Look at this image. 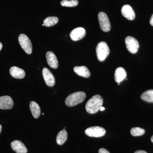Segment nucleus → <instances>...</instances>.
<instances>
[{
	"label": "nucleus",
	"mask_w": 153,
	"mask_h": 153,
	"mask_svg": "<svg viewBox=\"0 0 153 153\" xmlns=\"http://www.w3.org/2000/svg\"><path fill=\"white\" fill-rule=\"evenodd\" d=\"M103 104V99L99 95L92 97L85 105V109L88 113L94 114L100 110Z\"/></svg>",
	"instance_id": "nucleus-1"
},
{
	"label": "nucleus",
	"mask_w": 153,
	"mask_h": 153,
	"mask_svg": "<svg viewBox=\"0 0 153 153\" xmlns=\"http://www.w3.org/2000/svg\"><path fill=\"white\" fill-rule=\"evenodd\" d=\"M85 97L86 94L82 91H78L71 94L66 98L65 104L67 106H74L84 101Z\"/></svg>",
	"instance_id": "nucleus-2"
},
{
	"label": "nucleus",
	"mask_w": 153,
	"mask_h": 153,
	"mask_svg": "<svg viewBox=\"0 0 153 153\" xmlns=\"http://www.w3.org/2000/svg\"><path fill=\"white\" fill-rule=\"evenodd\" d=\"M97 56L100 61H104L109 54V48L106 42L102 41L97 44L96 48Z\"/></svg>",
	"instance_id": "nucleus-3"
},
{
	"label": "nucleus",
	"mask_w": 153,
	"mask_h": 153,
	"mask_svg": "<svg viewBox=\"0 0 153 153\" xmlns=\"http://www.w3.org/2000/svg\"><path fill=\"white\" fill-rule=\"evenodd\" d=\"M19 41L22 49H24L27 54H31L32 52V43L29 38L24 34H22L19 36Z\"/></svg>",
	"instance_id": "nucleus-4"
},
{
	"label": "nucleus",
	"mask_w": 153,
	"mask_h": 153,
	"mask_svg": "<svg viewBox=\"0 0 153 153\" xmlns=\"http://www.w3.org/2000/svg\"><path fill=\"white\" fill-rule=\"evenodd\" d=\"M125 43L127 49L130 53L135 54L137 52L139 44L136 39L131 36H128L126 38Z\"/></svg>",
	"instance_id": "nucleus-5"
},
{
	"label": "nucleus",
	"mask_w": 153,
	"mask_h": 153,
	"mask_svg": "<svg viewBox=\"0 0 153 153\" xmlns=\"http://www.w3.org/2000/svg\"><path fill=\"white\" fill-rule=\"evenodd\" d=\"M85 134L90 137H100L103 136L105 134V129L100 126H93L88 128L85 130Z\"/></svg>",
	"instance_id": "nucleus-6"
},
{
	"label": "nucleus",
	"mask_w": 153,
	"mask_h": 153,
	"mask_svg": "<svg viewBox=\"0 0 153 153\" xmlns=\"http://www.w3.org/2000/svg\"><path fill=\"white\" fill-rule=\"evenodd\" d=\"M98 21L100 28L105 32H108L111 29V25L109 19L105 13L100 12L98 15Z\"/></svg>",
	"instance_id": "nucleus-7"
},
{
	"label": "nucleus",
	"mask_w": 153,
	"mask_h": 153,
	"mask_svg": "<svg viewBox=\"0 0 153 153\" xmlns=\"http://www.w3.org/2000/svg\"><path fill=\"white\" fill-rule=\"evenodd\" d=\"M13 101L10 97L4 96L0 97V109H10L13 106Z\"/></svg>",
	"instance_id": "nucleus-8"
},
{
	"label": "nucleus",
	"mask_w": 153,
	"mask_h": 153,
	"mask_svg": "<svg viewBox=\"0 0 153 153\" xmlns=\"http://www.w3.org/2000/svg\"><path fill=\"white\" fill-rule=\"evenodd\" d=\"M42 74L46 84L49 86H53L55 84V79L52 72L47 68H43Z\"/></svg>",
	"instance_id": "nucleus-9"
},
{
	"label": "nucleus",
	"mask_w": 153,
	"mask_h": 153,
	"mask_svg": "<svg viewBox=\"0 0 153 153\" xmlns=\"http://www.w3.org/2000/svg\"><path fill=\"white\" fill-rule=\"evenodd\" d=\"M85 35V30L82 27L74 29L70 34V38L73 41H77L82 39Z\"/></svg>",
	"instance_id": "nucleus-10"
},
{
	"label": "nucleus",
	"mask_w": 153,
	"mask_h": 153,
	"mask_svg": "<svg viewBox=\"0 0 153 153\" xmlns=\"http://www.w3.org/2000/svg\"><path fill=\"white\" fill-rule=\"evenodd\" d=\"M121 13L124 17L129 20H133L135 17V14L133 9L129 5H125L121 9Z\"/></svg>",
	"instance_id": "nucleus-11"
},
{
	"label": "nucleus",
	"mask_w": 153,
	"mask_h": 153,
	"mask_svg": "<svg viewBox=\"0 0 153 153\" xmlns=\"http://www.w3.org/2000/svg\"><path fill=\"white\" fill-rule=\"evenodd\" d=\"M12 149L17 153H27L28 151L25 145L20 140L14 141L11 143Z\"/></svg>",
	"instance_id": "nucleus-12"
},
{
	"label": "nucleus",
	"mask_w": 153,
	"mask_h": 153,
	"mask_svg": "<svg viewBox=\"0 0 153 153\" xmlns=\"http://www.w3.org/2000/svg\"><path fill=\"white\" fill-rule=\"evenodd\" d=\"M47 63L50 67L57 68L58 66V62L55 54L51 51H49L46 54Z\"/></svg>",
	"instance_id": "nucleus-13"
},
{
	"label": "nucleus",
	"mask_w": 153,
	"mask_h": 153,
	"mask_svg": "<svg viewBox=\"0 0 153 153\" xmlns=\"http://www.w3.org/2000/svg\"><path fill=\"white\" fill-rule=\"evenodd\" d=\"M10 74L14 78L16 79H22L25 76V72L22 68L16 66H13L10 70Z\"/></svg>",
	"instance_id": "nucleus-14"
},
{
	"label": "nucleus",
	"mask_w": 153,
	"mask_h": 153,
	"mask_svg": "<svg viewBox=\"0 0 153 153\" xmlns=\"http://www.w3.org/2000/svg\"><path fill=\"white\" fill-rule=\"evenodd\" d=\"M127 73L125 69L123 67H118L115 71L114 79L116 82L120 83L126 77Z\"/></svg>",
	"instance_id": "nucleus-15"
},
{
	"label": "nucleus",
	"mask_w": 153,
	"mask_h": 153,
	"mask_svg": "<svg viewBox=\"0 0 153 153\" xmlns=\"http://www.w3.org/2000/svg\"><path fill=\"white\" fill-rule=\"evenodd\" d=\"M74 71L76 74L82 77L88 78L90 76V72L88 68L85 66H75Z\"/></svg>",
	"instance_id": "nucleus-16"
},
{
	"label": "nucleus",
	"mask_w": 153,
	"mask_h": 153,
	"mask_svg": "<svg viewBox=\"0 0 153 153\" xmlns=\"http://www.w3.org/2000/svg\"><path fill=\"white\" fill-rule=\"evenodd\" d=\"M30 109L33 117L37 119L41 114V108L38 103L34 101H32L30 103Z\"/></svg>",
	"instance_id": "nucleus-17"
},
{
	"label": "nucleus",
	"mask_w": 153,
	"mask_h": 153,
	"mask_svg": "<svg viewBox=\"0 0 153 153\" xmlns=\"http://www.w3.org/2000/svg\"><path fill=\"white\" fill-rule=\"evenodd\" d=\"M68 138V134L67 132L65 130V128L63 129L57 134L56 138V142L57 144L62 145L65 143Z\"/></svg>",
	"instance_id": "nucleus-18"
},
{
	"label": "nucleus",
	"mask_w": 153,
	"mask_h": 153,
	"mask_svg": "<svg viewBox=\"0 0 153 153\" xmlns=\"http://www.w3.org/2000/svg\"><path fill=\"white\" fill-rule=\"evenodd\" d=\"M143 100L149 102H153V89L145 91L141 96Z\"/></svg>",
	"instance_id": "nucleus-19"
},
{
	"label": "nucleus",
	"mask_w": 153,
	"mask_h": 153,
	"mask_svg": "<svg viewBox=\"0 0 153 153\" xmlns=\"http://www.w3.org/2000/svg\"><path fill=\"white\" fill-rule=\"evenodd\" d=\"M58 19L56 17H48L44 21V26L47 27H50L56 25L58 22Z\"/></svg>",
	"instance_id": "nucleus-20"
},
{
	"label": "nucleus",
	"mask_w": 153,
	"mask_h": 153,
	"mask_svg": "<svg viewBox=\"0 0 153 153\" xmlns=\"http://www.w3.org/2000/svg\"><path fill=\"white\" fill-rule=\"evenodd\" d=\"M130 132L133 136H140L144 134L145 131L144 129L140 128L135 127L131 129Z\"/></svg>",
	"instance_id": "nucleus-21"
},
{
	"label": "nucleus",
	"mask_w": 153,
	"mask_h": 153,
	"mask_svg": "<svg viewBox=\"0 0 153 153\" xmlns=\"http://www.w3.org/2000/svg\"><path fill=\"white\" fill-rule=\"evenodd\" d=\"M78 4L77 0H63L60 2V4L63 7H74L77 6Z\"/></svg>",
	"instance_id": "nucleus-22"
},
{
	"label": "nucleus",
	"mask_w": 153,
	"mask_h": 153,
	"mask_svg": "<svg viewBox=\"0 0 153 153\" xmlns=\"http://www.w3.org/2000/svg\"><path fill=\"white\" fill-rule=\"evenodd\" d=\"M98 152L99 153H110L107 150L105 149H103V148L100 149Z\"/></svg>",
	"instance_id": "nucleus-23"
},
{
	"label": "nucleus",
	"mask_w": 153,
	"mask_h": 153,
	"mask_svg": "<svg viewBox=\"0 0 153 153\" xmlns=\"http://www.w3.org/2000/svg\"><path fill=\"white\" fill-rule=\"evenodd\" d=\"M150 24L153 26V14L152 15V17H151L150 20Z\"/></svg>",
	"instance_id": "nucleus-24"
},
{
	"label": "nucleus",
	"mask_w": 153,
	"mask_h": 153,
	"mask_svg": "<svg viewBox=\"0 0 153 153\" xmlns=\"http://www.w3.org/2000/svg\"><path fill=\"white\" fill-rule=\"evenodd\" d=\"M134 153H148L144 151L143 150H138L135 152Z\"/></svg>",
	"instance_id": "nucleus-25"
},
{
	"label": "nucleus",
	"mask_w": 153,
	"mask_h": 153,
	"mask_svg": "<svg viewBox=\"0 0 153 153\" xmlns=\"http://www.w3.org/2000/svg\"><path fill=\"white\" fill-rule=\"evenodd\" d=\"M105 109V108L104 107L102 106L100 107V110L101 111H103Z\"/></svg>",
	"instance_id": "nucleus-26"
},
{
	"label": "nucleus",
	"mask_w": 153,
	"mask_h": 153,
	"mask_svg": "<svg viewBox=\"0 0 153 153\" xmlns=\"http://www.w3.org/2000/svg\"><path fill=\"white\" fill-rule=\"evenodd\" d=\"M3 45L2 44H1V42H0V51H1V49L2 48Z\"/></svg>",
	"instance_id": "nucleus-27"
},
{
	"label": "nucleus",
	"mask_w": 153,
	"mask_h": 153,
	"mask_svg": "<svg viewBox=\"0 0 153 153\" xmlns=\"http://www.w3.org/2000/svg\"><path fill=\"white\" fill-rule=\"evenodd\" d=\"M2 130V126H1V125L0 124V133H1V131Z\"/></svg>",
	"instance_id": "nucleus-28"
},
{
	"label": "nucleus",
	"mask_w": 153,
	"mask_h": 153,
	"mask_svg": "<svg viewBox=\"0 0 153 153\" xmlns=\"http://www.w3.org/2000/svg\"><path fill=\"white\" fill-rule=\"evenodd\" d=\"M151 140L152 143H153V135L152 137H151Z\"/></svg>",
	"instance_id": "nucleus-29"
},
{
	"label": "nucleus",
	"mask_w": 153,
	"mask_h": 153,
	"mask_svg": "<svg viewBox=\"0 0 153 153\" xmlns=\"http://www.w3.org/2000/svg\"><path fill=\"white\" fill-rule=\"evenodd\" d=\"M118 85H120V83H118Z\"/></svg>",
	"instance_id": "nucleus-30"
},
{
	"label": "nucleus",
	"mask_w": 153,
	"mask_h": 153,
	"mask_svg": "<svg viewBox=\"0 0 153 153\" xmlns=\"http://www.w3.org/2000/svg\"><path fill=\"white\" fill-rule=\"evenodd\" d=\"M42 26H44V24H43V25H42Z\"/></svg>",
	"instance_id": "nucleus-31"
},
{
	"label": "nucleus",
	"mask_w": 153,
	"mask_h": 153,
	"mask_svg": "<svg viewBox=\"0 0 153 153\" xmlns=\"http://www.w3.org/2000/svg\"><path fill=\"white\" fill-rule=\"evenodd\" d=\"M42 115H44V113H42Z\"/></svg>",
	"instance_id": "nucleus-32"
}]
</instances>
